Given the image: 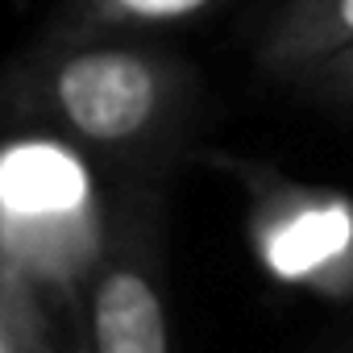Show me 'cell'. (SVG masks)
Segmentation results:
<instances>
[{"mask_svg": "<svg viewBox=\"0 0 353 353\" xmlns=\"http://www.w3.org/2000/svg\"><path fill=\"white\" fill-rule=\"evenodd\" d=\"M188 71L145 46L67 42L42 63V100L63 129L112 154L162 141L188 112Z\"/></svg>", "mask_w": 353, "mask_h": 353, "instance_id": "1", "label": "cell"}, {"mask_svg": "<svg viewBox=\"0 0 353 353\" xmlns=\"http://www.w3.org/2000/svg\"><path fill=\"white\" fill-rule=\"evenodd\" d=\"M5 221L9 258L34 270L71 274L96 250L92 183L71 150L54 141H13L5 154Z\"/></svg>", "mask_w": 353, "mask_h": 353, "instance_id": "2", "label": "cell"}, {"mask_svg": "<svg viewBox=\"0 0 353 353\" xmlns=\"http://www.w3.org/2000/svg\"><path fill=\"white\" fill-rule=\"evenodd\" d=\"M258 254L270 274L341 291L353 283V208L336 196L258 183Z\"/></svg>", "mask_w": 353, "mask_h": 353, "instance_id": "3", "label": "cell"}, {"mask_svg": "<svg viewBox=\"0 0 353 353\" xmlns=\"http://www.w3.org/2000/svg\"><path fill=\"white\" fill-rule=\"evenodd\" d=\"M92 353H170V312L145 229H125L100 258L88 291Z\"/></svg>", "mask_w": 353, "mask_h": 353, "instance_id": "4", "label": "cell"}, {"mask_svg": "<svg viewBox=\"0 0 353 353\" xmlns=\"http://www.w3.org/2000/svg\"><path fill=\"white\" fill-rule=\"evenodd\" d=\"M353 50V0H287L262 30L258 67L274 79L303 83L332 59Z\"/></svg>", "mask_w": 353, "mask_h": 353, "instance_id": "5", "label": "cell"}, {"mask_svg": "<svg viewBox=\"0 0 353 353\" xmlns=\"http://www.w3.org/2000/svg\"><path fill=\"white\" fill-rule=\"evenodd\" d=\"M88 5L108 26H170L212 9L216 0H88Z\"/></svg>", "mask_w": 353, "mask_h": 353, "instance_id": "6", "label": "cell"}, {"mask_svg": "<svg viewBox=\"0 0 353 353\" xmlns=\"http://www.w3.org/2000/svg\"><path fill=\"white\" fill-rule=\"evenodd\" d=\"M303 92H312L316 100H336V104H353V50L332 59L328 67H320L316 75H307L299 83Z\"/></svg>", "mask_w": 353, "mask_h": 353, "instance_id": "7", "label": "cell"}]
</instances>
